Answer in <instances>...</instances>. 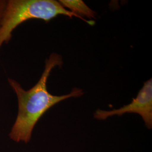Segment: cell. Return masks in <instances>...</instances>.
I'll use <instances>...</instances> for the list:
<instances>
[{"label": "cell", "mask_w": 152, "mask_h": 152, "mask_svg": "<svg viewBox=\"0 0 152 152\" xmlns=\"http://www.w3.org/2000/svg\"><path fill=\"white\" fill-rule=\"evenodd\" d=\"M62 64L60 55L52 53L45 61V69L38 81L28 90H24L15 80L7 79L9 86L16 94L18 105L16 119L9 134L12 141L29 143L35 126L49 109L64 100L80 97L83 94V90L78 88H74L69 94L61 96L49 92L47 82L50 73L55 67Z\"/></svg>", "instance_id": "6da1fadb"}, {"label": "cell", "mask_w": 152, "mask_h": 152, "mask_svg": "<svg viewBox=\"0 0 152 152\" xmlns=\"http://www.w3.org/2000/svg\"><path fill=\"white\" fill-rule=\"evenodd\" d=\"M6 1L7 0H0V23L3 14V12L5 7Z\"/></svg>", "instance_id": "5b68a950"}, {"label": "cell", "mask_w": 152, "mask_h": 152, "mask_svg": "<svg viewBox=\"0 0 152 152\" xmlns=\"http://www.w3.org/2000/svg\"><path fill=\"white\" fill-rule=\"evenodd\" d=\"M59 2L65 9L68 8L71 12L82 18L83 16L94 19L96 18V12L87 6L83 1L60 0Z\"/></svg>", "instance_id": "277c9868"}, {"label": "cell", "mask_w": 152, "mask_h": 152, "mask_svg": "<svg viewBox=\"0 0 152 152\" xmlns=\"http://www.w3.org/2000/svg\"><path fill=\"white\" fill-rule=\"evenodd\" d=\"M59 15L75 16L93 26L88 21L65 9L55 0H7L0 23V51L4 44L8 43L13 31L23 23L32 19L49 22Z\"/></svg>", "instance_id": "7a4b0ae2"}, {"label": "cell", "mask_w": 152, "mask_h": 152, "mask_svg": "<svg viewBox=\"0 0 152 152\" xmlns=\"http://www.w3.org/2000/svg\"><path fill=\"white\" fill-rule=\"evenodd\" d=\"M125 113L139 114L149 130L152 129V80L145 82L135 98L130 103L117 109L111 110H96L94 117L98 120H105L114 115L122 116Z\"/></svg>", "instance_id": "3957f363"}]
</instances>
